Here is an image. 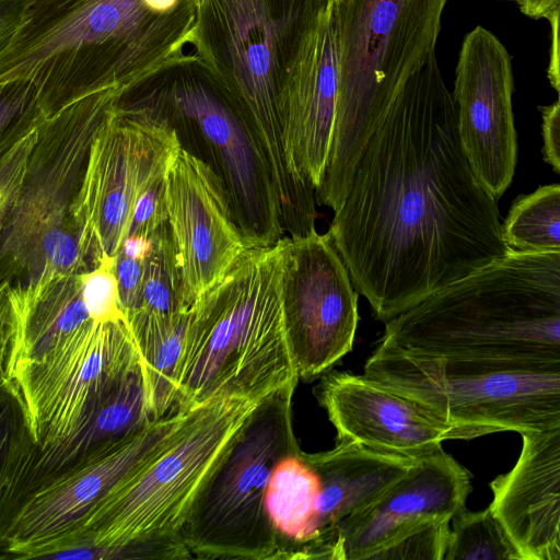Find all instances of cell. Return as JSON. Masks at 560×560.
Masks as SVG:
<instances>
[{"label":"cell","instance_id":"obj_40","mask_svg":"<svg viewBox=\"0 0 560 560\" xmlns=\"http://www.w3.org/2000/svg\"><path fill=\"white\" fill-rule=\"evenodd\" d=\"M546 20L551 26V49L548 67V79L552 88L559 92V11L553 12Z\"/></svg>","mask_w":560,"mask_h":560},{"label":"cell","instance_id":"obj_30","mask_svg":"<svg viewBox=\"0 0 560 560\" xmlns=\"http://www.w3.org/2000/svg\"><path fill=\"white\" fill-rule=\"evenodd\" d=\"M34 443L27 409L13 378L0 383V504L25 454Z\"/></svg>","mask_w":560,"mask_h":560},{"label":"cell","instance_id":"obj_13","mask_svg":"<svg viewBox=\"0 0 560 560\" xmlns=\"http://www.w3.org/2000/svg\"><path fill=\"white\" fill-rule=\"evenodd\" d=\"M192 409L152 420L30 493L0 533V559H44L67 545L93 508L155 455Z\"/></svg>","mask_w":560,"mask_h":560},{"label":"cell","instance_id":"obj_14","mask_svg":"<svg viewBox=\"0 0 560 560\" xmlns=\"http://www.w3.org/2000/svg\"><path fill=\"white\" fill-rule=\"evenodd\" d=\"M140 369L125 319L91 320L42 359L16 365L34 443L68 435L127 376Z\"/></svg>","mask_w":560,"mask_h":560},{"label":"cell","instance_id":"obj_16","mask_svg":"<svg viewBox=\"0 0 560 560\" xmlns=\"http://www.w3.org/2000/svg\"><path fill=\"white\" fill-rule=\"evenodd\" d=\"M513 92L511 55L492 32L476 26L463 39L452 97L463 153L495 200L509 188L517 161Z\"/></svg>","mask_w":560,"mask_h":560},{"label":"cell","instance_id":"obj_24","mask_svg":"<svg viewBox=\"0 0 560 560\" xmlns=\"http://www.w3.org/2000/svg\"><path fill=\"white\" fill-rule=\"evenodd\" d=\"M14 291L19 335L13 369L42 359L93 320L83 300L81 273H58Z\"/></svg>","mask_w":560,"mask_h":560},{"label":"cell","instance_id":"obj_39","mask_svg":"<svg viewBox=\"0 0 560 560\" xmlns=\"http://www.w3.org/2000/svg\"><path fill=\"white\" fill-rule=\"evenodd\" d=\"M23 7V0H0V50L20 24Z\"/></svg>","mask_w":560,"mask_h":560},{"label":"cell","instance_id":"obj_9","mask_svg":"<svg viewBox=\"0 0 560 560\" xmlns=\"http://www.w3.org/2000/svg\"><path fill=\"white\" fill-rule=\"evenodd\" d=\"M363 374L480 435L560 427V360L417 357L377 345Z\"/></svg>","mask_w":560,"mask_h":560},{"label":"cell","instance_id":"obj_7","mask_svg":"<svg viewBox=\"0 0 560 560\" xmlns=\"http://www.w3.org/2000/svg\"><path fill=\"white\" fill-rule=\"evenodd\" d=\"M122 89L83 95L35 130L19 191L0 234V283L23 290L94 268L77 206L92 142Z\"/></svg>","mask_w":560,"mask_h":560},{"label":"cell","instance_id":"obj_19","mask_svg":"<svg viewBox=\"0 0 560 560\" xmlns=\"http://www.w3.org/2000/svg\"><path fill=\"white\" fill-rule=\"evenodd\" d=\"M337 94L335 2L329 0L299 49L283 95L289 155L300 177L314 190L322 183L329 154Z\"/></svg>","mask_w":560,"mask_h":560},{"label":"cell","instance_id":"obj_22","mask_svg":"<svg viewBox=\"0 0 560 560\" xmlns=\"http://www.w3.org/2000/svg\"><path fill=\"white\" fill-rule=\"evenodd\" d=\"M152 420L138 369L94 407L68 435L46 445L32 444L0 504V533L30 493Z\"/></svg>","mask_w":560,"mask_h":560},{"label":"cell","instance_id":"obj_29","mask_svg":"<svg viewBox=\"0 0 560 560\" xmlns=\"http://www.w3.org/2000/svg\"><path fill=\"white\" fill-rule=\"evenodd\" d=\"M150 253L143 261L138 308L163 315L189 311L179 266L167 223L151 237ZM133 311V310H132ZM127 313V312H126Z\"/></svg>","mask_w":560,"mask_h":560},{"label":"cell","instance_id":"obj_5","mask_svg":"<svg viewBox=\"0 0 560 560\" xmlns=\"http://www.w3.org/2000/svg\"><path fill=\"white\" fill-rule=\"evenodd\" d=\"M329 0H194L192 51L237 103L280 203L305 184L289 155L283 95L299 49Z\"/></svg>","mask_w":560,"mask_h":560},{"label":"cell","instance_id":"obj_25","mask_svg":"<svg viewBox=\"0 0 560 560\" xmlns=\"http://www.w3.org/2000/svg\"><path fill=\"white\" fill-rule=\"evenodd\" d=\"M302 452L278 462L265 494V510L277 536V559H319L316 525L319 480Z\"/></svg>","mask_w":560,"mask_h":560},{"label":"cell","instance_id":"obj_36","mask_svg":"<svg viewBox=\"0 0 560 560\" xmlns=\"http://www.w3.org/2000/svg\"><path fill=\"white\" fill-rule=\"evenodd\" d=\"M19 335V311L14 289L0 283V383L12 378Z\"/></svg>","mask_w":560,"mask_h":560},{"label":"cell","instance_id":"obj_31","mask_svg":"<svg viewBox=\"0 0 560 560\" xmlns=\"http://www.w3.org/2000/svg\"><path fill=\"white\" fill-rule=\"evenodd\" d=\"M451 520L428 517L415 521L383 544L369 560H443Z\"/></svg>","mask_w":560,"mask_h":560},{"label":"cell","instance_id":"obj_37","mask_svg":"<svg viewBox=\"0 0 560 560\" xmlns=\"http://www.w3.org/2000/svg\"><path fill=\"white\" fill-rule=\"evenodd\" d=\"M143 261L144 260L128 257L120 252L114 256V270L124 316L126 312L138 307Z\"/></svg>","mask_w":560,"mask_h":560},{"label":"cell","instance_id":"obj_11","mask_svg":"<svg viewBox=\"0 0 560 560\" xmlns=\"http://www.w3.org/2000/svg\"><path fill=\"white\" fill-rule=\"evenodd\" d=\"M298 383L261 398L197 493L180 529L191 557L277 559L265 494L278 462L301 450L292 422Z\"/></svg>","mask_w":560,"mask_h":560},{"label":"cell","instance_id":"obj_23","mask_svg":"<svg viewBox=\"0 0 560 560\" xmlns=\"http://www.w3.org/2000/svg\"><path fill=\"white\" fill-rule=\"evenodd\" d=\"M302 456L319 480L317 546L319 559L330 560H343L338 523L374 501L417 459L350 441H337L334 448L325 452H302Z\"/></svg>","mask_w":560,"mask_h":560},{"label":"cell","instance_id":"obj_21","mask_svg":"<svg viewBox=\"0 0 560 560\" xmlns=\"http://www.w3.org/2000/svg\"><path fill=\"white\" fill-rule=\"evenodd\" d=\"M521 435L517 462L490 483L489 506L522 560H560V427Z\"/></svg>","mask_w":560,"mask_h":560},{"label":"cell","instance_id":"obj_34","mask_svg":"<svg viewBox=\"0 0 560 560\" xmlns=\"http://www.w3.org/2000/svg\"><path fill=\"white\" fill-rule=\"evenodd\" d=\"M35 130L0 155V234L13 208Z\"/></svg>","mask_w":560,"mask_h":560},{"label":"cell","instance_id":"obj_3","mask_svg":"<svg viewBox=\"0 0 560 560\" xmlns=\"http://www.w3.org/2000/svg\"><path fill=\"white\" fill-rule=\"evenodd\" d=\"M378 346L417 357L560 360V252L511 250L385 322Z\"/></svg>","mask_w":560,"mask_h":560},{"label":"cell","instance_id":"obj_26","mask_svg":"<svg viewBox=\"0 0 560 560\" xmlns=\"http://www.w3.org/2000/svg\"><path fill=\"white\" fill-rule=\"evenodd\" d=\"M188 312L163 315L138 308L125 313L139 357L147 409L153 420L182 410L176 408V375Z\"/></svg>","mask_w":560,"mask_h":560},{"label":"cell","instance_id":"obj_6","mask_svg":"<svg viewBox=\"0 0 560 560\" xmlns=\"http://www.w3.org/2000/svg\"><path fill=\"white\" fill-rule=\"evenodd\" d=\"M448 0H340L335 3L338 94L317 205L337 211L355 166L389 104L435 55Z\"/></svg>","mask_w":560,"mask_h":560},{"label":"cell","instance_id":"obj_2","mask_svg":"<svg viewBox=\"0 0 560 560\" xmlns=\"http://www.w3.org/2000/svg\"><path fill=\"white\" fill-rule=\"evenodd\" d=\"M0 50V83L28 81L48 117L74 100L126 89L191 51L194 0H23Z\"/></svg>","mask_w":560,"mask_h":560},{"label":"cell","instance_id":"obj_44","mask_svg":"<svg viewBox=\"0 0 560 560\" xmlns=\"http://www.w3.org/2000/svg\"><path fill=\"white\" fill-rule=\"evenodd\" d=\"M510 1H515V2H517L518 0H510Z\"/></svg>","mask_w":560,"mask_h":560},{"label":"cell","instance_id":"obj_42","mask_svg":"<svg viewBox=\"0 0 560 560\" xmlns=\"http://www.w3.org/2000/svg\"><path fill=\"white\" fill-rule=\"evenodd\" d=\"M151 245V238L138 234H130L124 238L118 252L128 257L144 260L150 253Z\"/></svg>","mask_w":560,"mask_h":560},{"label":"cell","instance_id":"obj_1","mask_svg":"<svg viewBox=\"0 0 560 560\" xmlns=\"http://www.w3.org/2000/svg\"><path fill=\"white\" fill-rule=\"evenodd\" d=\"M497 201L463 153L434 55L389 104L327 232L385 323L510 254Z\"/></svg>","mask_w":560,"mask_h":560},{"label":"cell","instance_id":"obj_8","mask_svg":"<svg viewBox=\"0 0 560 560\" xmlns=\"http://www.w3.org/2000/svg\"><path fill=\"white\" fill-rule=\"evenodd\" d=\"M119 102L164 118L189 152L221 178L234 220L249 247L284 236L273 186L236 101L191 50L124 89Z\"/></svg>","mask_w":560,"mask_h":560},{"label":"cell","instance_id":"obj_28","mask_svg":"<svg viewBox=\"0 0 560 560\" xmlns=\"http://www.w3.org/2000/svg\"><path fill=\"white\" fill-rule=\"evenodd\" d=\"M443 560H522L490 506L471 512L462 509L451 520Z\"/></svg>","mask_w":560,"mask_h":560},{"label":"cell","instance_id":"obj_32","mask_svg":"<svg viewBox=\"0 0 560 560\" xmlns=\"http://www.w3.org/2000/svg\"><path fill=\"white\" fill-rule=\"evenodd\" d=\"M45 117L31 82L0 83V155L34 131Z\"/></svg>","mask_w":560,"mask_h":560},{"label":"cell","instance_id":"obj_33","mask_svg":"<svg viewBox=\"0 0 560 560\" xmlns=\"http://www.w3.org/2000/svg\"><path fill=\"white\" fill-rule=\"evenodd\" d=\"M81 281L83 300L93 320L125 319L114 270V257H102L96 267L81 273Z\"/></svg>","mask_w":560,"mask_h":560},{"label":"cell","instance_id":"obj_15","mask_svg":"<svg viewBox=\"0 0 560 560\" xmlns=\"http://www.w3.org/2000/svg\"><path fill=\"white\" fill-rule=\"evenodd\" d=\"M358 296L328 232L283 236L280 302L299 378L320 377L351 351Z\"/></svg>","mask_w":560,"mask_h":560},{"label":"cell","instance_id":"obj_18","mask_svg":"<svg viewBox=\"0 0 560 560\" xmlns=\"http://www.w3.org/2000/svg\"><path fill=\"white\" fill-rule=\"evenodd\" d=\"M314 395L335 427L337 441L419 458L440 451L444 441L481 436L436 420L364 374L329 370Z\"/></svg>","mask_w":560,"mask_h":560},{"label":"cell","instance_id":"obj_27","mask_svg":"<svg viewBox=\"0 0 560 560\" xmlns=\"http://www.w3.org/2000/svg\"><path fill=\"white\" fill-rule=\"evenodd\" d=\"M506 246L522 253L560 252V185L518 196L501 222Z\"/></svg>","mask_w":560,"mask_h":560},{"label":"cell","instance_id":"obj_17","mask_svg":"<svg viewBox=\"0 0 560 560\" xmlns=\"http://www.w3.org/2000/svg\"><path fill=\"white\" fill-rule=\"evenodd\" d=\"M167 226L187 305L210 289L249 247L221 178L182 145L164 172Z\"/></svg>","mask_w":560,"mask_h":560},{"label":"cell","instance_id":"obj_43","mask_svg":"<svg viewBox=\"0 0 560 560\" xmlns=\"http://www.w3.org/2000/svg\"><path fill=\"white\" fill-rule=\"evenodd\" d=\"M331 1H334L335 3H338L340 0H331Z\"/></svg>","mask_w":560,"mask_h":560},{"label":"cell","instance_id":"obj_4","mask_svg":"<svg viewBox=\"0 0 560 560\" xmlns=\"http://www.w3.org/2000/svg\"><path fill=\"white\" fill-rule=\"evenodd\" d=\"M283 236L248 247L191 304L176 375V408L223 397L259 401L298 383L280 302Z\"/></svg>","mask_w":560,"mask_h":560},{"label":"cell","instance_id":"obj_38","mask_svg":"<svg viewBox=\"0 0 560 560\" xmlns=\"http://www.w3.org/2000/svg\"><path fill=\"white\" fill-rule=\"evenodd\" d=\"M541 113L542 156L544 161L560 174V102L539 106Z\"/></svg>","mask_w":560,"mask_h":560},{"label":"cell","instance_id":"obj_20","mask_svg":"<svg viewBox=\"0 0 560 560\" xmlns=\"http://www.w3.org/2000/svg\"><path fill=\"white\" fill-rule=\"evenodd\" d=\"M471 476L443 448L416 459L409 470L362 510L337 525L343 560H369L406 525L452 517L465 508Z\"/></svg>","mask_w":560,"mask_h":560},{"label":"cell","instance_id":"obj_12","mask_svg":"<svg viewBox=\"0 0 560 560\" xmlns=\"http://www.w3.org/2000/svg\"><path fill=\"white\" fill-rule=\"evenodd\" d=\"M179 147L164 118L117 100L92 142L77 206L94 267L117 254L137 198L164 174Z\"/></svg>","mask_w":560,"mask_h":560},{"label":"cell","instance_id":"obj_10","mask_svg":"<svg viewBox=\"0 0 560 560\" xmlns=\"http://www.w3.org/2000/svg\"><path fill=\"white\" fill-rule=\"evenodd\" d=\"M256 404L223 397L194 408L165 445L116 485L60 549L183 541L180 529L197 493Z\"/></svg>","mask_w":560,"mask_h":560},{"label":"cell","instance_id":"obj_41","mask_svg":"<svg viewBox=\"0 0 560 560\" xmlns=\"http://www.w3.org/2000/svg\"><path fill=\"white\" fill-rule=\"evenodd\" d=\"M517 3L521 12L532 19H547L560 11V0H518Z\"/></svg>","mask_w":560,"mask_h":560},{"label":"cell","instance_id":"obj_35","mask_svg":"<svg viewBox=\"0 0 560 560\" xmlns=\"http://www.w3.org/2000/svg\"><path fill=\"white\" fill-rule=\"evenodd\" d=\"M167 223L164 195V174L151 183L137 198L132 209L128 234L151 238Z\"/></svg>","mask_w":560,"mask_h":560}]
</instances>
